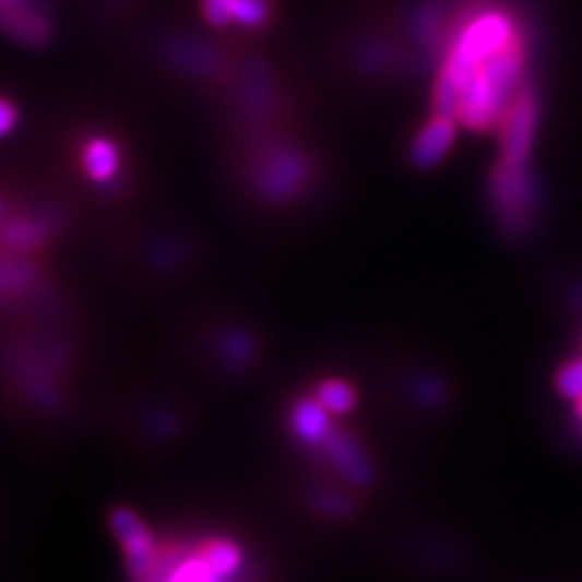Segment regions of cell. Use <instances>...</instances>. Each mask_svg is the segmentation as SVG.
<instances>
[{
  "instance_id": "cell-20",
  "label": "cell",
  "mask_w": 582,
  "mask_h": 582,
  "mask_svg": "<svg viewBox=\"0 0 582 582\" xmlns=\"http://www.w3.org/2000/svg\"><path fill=\"white\" fill-rule=\"evenodd\" d=\"M580 345H582V340H580Z\"/></svg>"
},
{
  "instance_id": "cell-7",
  "label": "cell",
  "mask_w": 582,
  "mask_h": 582,
  "mask_svg": "<svg viewBox=\"0 0 582 582\" xmlns=\"http://www.w3.org/2000/svg\"><path fill=\"white\" fill-rule=\"evenodd\" d=\"M3 25L25 47H44L51 37L49 22L39 15L32 0H3Z\"/></svg>"
},
{
  "instance_id": "cell-6",
  "label": "cell",
  "mask_w": 582,
  "mask_h": 582,
  "mask_svg": "<svg viewBox=\"0 0 582 582\" xmlns=\"http://www.w3.org/2000/svg\"><path fill=\"white\" fill-rule=\"evenodd\" d=\"M456 139V119L452 117H432L413 141L411 149V161L417 168H435L439 161H442L449 149H452Z\"/></svg>"
},
{
  "instance_id": "cell-15",
  "label": "cell",
  "mask_w": 582,
  "mask_h": 582,
  "mask_svg": "<svg viewBox=\"0 0 582 582\" xmlns=\"http://www.w3.org/2000/svg\"><path fill=\"white\" fill-rule=\"evenodd\" d=\"M41 240V226L32 222H15L5 228V244L13 248H35Z\"/></svg>"
},
{
  "instance_id": "cell-11",
  "label": "cell",
  "mask_w": 582,
  "mask_h": 582,
  "mask_svg": "<svg viewBox=\"0 0 582 582\" xmlns=\"http://www.w3.org/2000/svg\"><path fill=\"white\" fill-rule=\"evenodd\" d=\"M83 168L87 173V178L95 182H107L115 178V173L119 170V151L107 139H93L87 141V146L83 149Z\"/></svg>"
},
{
  "instance_id": "cell-10",
  "label": "cell",
  "mask_w": 582,
  "mask_h": 582,
  "mask_svg": "<svg viewBox=\"0 0 582 582\" xmlns=\"http://www.w3.org/2000/svg\"><path fill=\"white\" fill-rule=\"evenodd\" d=\"M292 427L294 435L306 444H325L333 435L331 413H328L316 399H306L294 405L292 411Z\"/></svg>"
},
{
  "instance_id": "cell-3",
  "label": "cell",
  "mask_w": 582,
  "mask_h": 582,
  "mask_svg": "<svg viewBox=\"0 0 582 582\" xmlns=\"http://www.w3.org/2000/svg\"><path fill=\"white\" fill-rule=\"evenodd\" d=\"M490 204L504 234H526L539 206V190L530 170L500 161L490 175Z\"/></svg>"
},
{
  "instance_id": "cell-9",
  "label": "cell",
  "mask_w": 582,
  "mask_h": 582,
  "mask_svg": "<svg viewBox=\"0 0 582 582\" xmlns=\"http://www.w3.org/2000/svg\"><path fill=\"white\" fill-rule=\"evenodd\" d=\"M328 459L333 461L335 468L343 474L347 480H353L355 486H367L371 480V468L369 461L361 454V449L343 432H333L331 439L323 444Z\"/></svg>"
},
{
  "instance_id": "cell-2",
  "label": "cell",
  "mask_w": 582,
  "mask_h": 582,
  "mask_svg": "<svg viewBox=\"0 0 582 582\" xmlns=\"http://www.w3.org/2000/svg\"><path fill=\"white\" fill-rule=\"evenodd\" d=\"M526 37L512 13L500 8H488L466 20V25L461 27L449 54H454V57L468 63L471 69L478 71L483 63L498 57V54L510 49L512 44Z\"/></svg>"
},
{
  "instance_id": "cell-12",
  "label": "cell",
  "mask_w": 582,
  "mask_h": 582,
  "mask_svg": "<svg viewBox=\"0 0 582 582\" xmlns=\"http://www.w3.org/2000/svg\"><path fill=\"white\" fill-rule=\"evenodd\" d=\"M202 554L209 566H212L224 580L238 575L240 566H244V554H240V548L234 542H224V539L209 542L202 548Z\"/></svg>"
},
{
  "instance_id": "cell-8",
  "label": "cell",
  "mask_w": 582,
  "mask_h": 582,
  "mask_svg": "<svg viewBox=\"0 0 582 582\" xmlns=\"http://www.w3.org/2000/svg\"><path fill=\"white\" fill-rule=\"evenodd\" d=\"M146 582H228L209 566L204 554H178L163 556Z\"/></svg>"
},
{
  "instance_id": "cell-18",
  "label": "cell",
  "mask_w": 582,
  "mask_h": 582,
  "mask_svg": "<svg viewBox=\"0 0 582 582\" xmlns=\"http://www.w3.org/2000/svg\"><path fill=\"white\" fill-rule=\"evenodd\" d=\"M13 127H15V107L10 100H3V105H0V131L10 134Z\"/></svg>"
},
{
  "instance_id": "cell-19",
  "label": "cell",
  "mask_w": 582,
  "mask_h": 582,
  "mask_svg": "<svg viewBox=\"0 0 582 582\" xmlns=\"http://www.w3.org/2000/svg\"><path fill=\"white\" fill-rule=\"evenodd\" d=\"M575 301H578V306L582 309V287H578V292H575Z\"/></svg>"
},
{
  "instance_id": "cell-14",
  "label": "cell",
  "mask_w": 582,
  "mask_h": 582,
  "mask_svg": "<svg viewBox=\"0 0 582 582\" xmlns=\"http://www.w3.org/2000/svg\"><path fill=\"white\" fill-rule=\"evenodd\" d=\"M556 389L563 395V399H570L575 403L582 401V357L570 359L568 365L558 369Z\"/></svg>"
},
{
  "instance_id": "cell-13",
  "label": "cell",
  "mask_w": 582,
  "mask_h": 582,
  "mask_svg": "<svg viewBox=\"0 0 582 582\" xmlns=\"http://www.w3.org/2000/svg\"><path fill=\"white\" fill-rule=\"evenodd\" d=\"M316 401L321 403L328 413H337V415L347 413V411H353V405H355V389L349 387V383L337 381V379L323 381L321 387H318Z\"/></svg>"
},
{
  "instance_id": "cell-5",
  "label": "cell",
  "mask_w": 582,
  "mask_h": 582,
  "mask_svg": "<svg viewBox=\"0 0 582 582\" xmlns=\"http://www.w3.org/2000/svg\"><path fill=\"white\" fill-rule=\"evenodd\" d=\"M109 524H112L117 542L122 544L131 580L146 582L161 561V551L156 542H153L151 532L146 530V524L139 520V514L127 508L115 510L112 518H109Z\"/></svg>"
},
{
  "instance_id": "cell-4",
  "label": "cell",
  "mask_w": 582,
  "mask_h": 582,
  "mask_svg": "<svg viewBox=\"0 0 582 582\" xmlns=\"http://www.w3.org/2000/svg\"><path fill=\"white\" fill-rule=\"evenodd\" d=\"M542 103L532 85H522L500 122V161L508 166H526L539 131Z\"/></svg>"
},
{
  "instance_id": "cell-16",
  "label": "cell",
  "mask_w": 582,
  "mask_h": 582,
  "mask_svg": "<svg viewBox=\"0 0 582 582\" xmlns=\"http://www.w3.org/2000/svg\"><path fill=\"white\" fill-rule=\"evenodd\" d=\"M270 15L268 0H236V22L246 27H258Z\"/></svg>"
},
{
  "instance_id": "cell-17",
  "label": "cell",
  "mask_w": 582,
  "mask_h": 582,
  "mask_svg": "<svg viewBox=\"0 0 582 582\" xmlns=\"http://www.w3.org/2000/svg\"><path fill=\"white\" fill-rule=\"evenodd\" d=\"M204 17L216 27L236 22V0H202Z\"/></svg>"
},
{
  "instance_id": "cell-1",
  "label": "cell",
  "mask_w": 582,
  "mask_h": 582,
  "mask_svg": "<svg viewBox=\"0 0 582 582\" xmlns=\"http://www.w3.org/2000/svg\"><path fill=\"white\" fill-rule=\"evenodd\" d=\"M524 66L526 39L483 63L459 105L456 122L474 131L500 129L504 112L524 85Z\"/></svg>"
}]
</instances>
